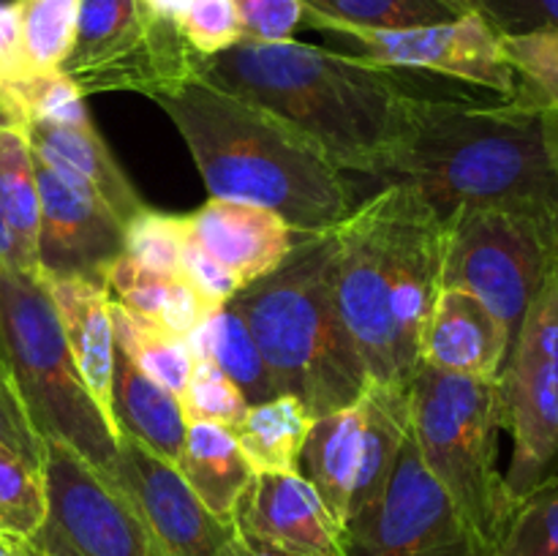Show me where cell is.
I'll return each instance as SVG.
<instances>
[{"label": "cell", "instance_id": "cell-22", "mask_svg": "<svg viewBox=\"0 0 558 556\" xmlns=\"http://www.w3.org/2000/svg\"><path fill=\"white\" fill-rule=\"evenodd\" d=\"M174 467L207 512L218 521L234 523L240 496L256 472L232 428L199 420L189 423Z\"/></svg>", "mask_w": 558, "mask_h": 556}, {"label": "cell", "instance_id": "cell-13", "mask_svg": "<svg viewBox=\"0 0 558 556\" xmlns=\"http://www.w3.org/2000/svg\"><path fill=\"white\" fill-rule=\"evenodd\" d=\"M303 22L319 31L338 33L363 49V58L390 69L436 71L469 85L488 87L501 98L515 93V71L507 63L501 36L483 14H463L441 25L403 27V31H368L338 25L303 14Z\"/></svg>", "mask_w": 558, "mask_h": 556}, {"label": "cell", "instance_id": "cell-25", "mask_svg": "<svg viewBox=\"0 0 558 556\" xmlns=\"http://www.w3.org/2000/svg\"><path fill=\"white\" fill-rule=\"evenodd\" d=\"M185 343L196 360L216 363L240 387L251 407L278 396L248 325L229 303L213 311L196 330H191Z\"/></svg>", "mask_w": 558, "mask_h": 556}, {"label": "cell", "instance_id": "cell-41", "mask_svg": "<svg viewBox=\"0 0 558 556\" xmlns=\"http://www.w3.org/2000/svg\"><path fill=\"white\" fill-rule=\"evenodd\" d=\"M180 278L185 283L196 289L213 309H221L229 300L234 298V292H240V283L227 267L218 259H213L199 243L189 234L185 229L183 238V251H180Z\"/></svg>", "mask_w": 558, "mask_h": 556}, {"label": "cell", "instance_id": "cell-39", "mask_svg": "<svg viewBox=\"0 0 558 556\" xmlns=\"http://www.w3.org/2000/svg\"><path fill=\"white\" fill-rule=\"evenodd\" d=\"M169 283H172V278L145 270L125 251L112 262L107 273V287L109 292L118 294V303H123L125 309L145 316V319L156 322V325L163 300H167Z\"/></svg>", "mask_w": 558, "mask_h": 556}, {"label": "cell", "instance_id": "cell-26", "mask_svg": "<svg viewBox=\"0 0 558 556\" xmlns=\"http://www.w3.org/2000/svg\"><path fill=\"white\" fill-rule=\"evenodd\" d=\"M314 418L294 396H276L248 407L234 428L254 472H300V456Z\"/></svg>", "mask_w": 558, "mask_h": 556}, {"label": "cell", "instance_id": "cell-1", "mask_svg": "<svg viewBox=\"0 0 558 556\" xmlns=\"http://www.w3.org/2000/svg\"><path fill=\"white\" fill-rule=\"evenodd\" d=\"M199 80L287 120L341 169L379 178H392L423 104L398 69L292 38L205 55Z\"/></svg>", "mask_w": 558, "mask_h": 556}, {"label": "cell", "instance_id": "cell-12", "mask_svg": "<svg viewBox=\"0 0 558 556\" xmlns=\"http://www.w3.org/2000/svg\"><path fill=\"white\" fill-rule=\"evenodd\" d=\"M347 556H494L434 474L412 436L379 505L347 527Z\"/></svg>", "mask_w": 558, "mask_h": 556}, {"label": "cell", "instance_id": "cell-3", "mask_svg": "<svg viewBox=\"0 0 558 556\" xmlns=\"http://www.w3.org/2000/svg\"><path fill=\"white\" fill-rule=\"evenodd\" d=\"M153 101L180 131L216 200L265 207L298 234L330 232L354 210L343 169L259 104L202 80Z\"/></svg>", "mask_w": 558, "mask_h": 556}, {"label": "cell", "instance_id": "cell-43", "mask_svg": "<svg viewBox=\"0 0 558 556\" xmlns=\"http://www.w3.org/2000/svg\"><path fill=\"white\" fill-rule=\"evenodd\" d=\"M213 311L216 309H213L191 283H185L183 278H172V283H169L167 289V300H163L161 305V314H158V327L172 333V336L185 338L191 330H196Z\"/></svg>", "mask_w": 558, "mask_h": 556}, {"label": "cell", "instance_id": "cell-51", "mask_svg": "<svg viewBox=\"0 0 558 556\" xmlns=\"http://www.w3.org/2000/svg\"><path fill=\"white\" fill-rule=\"evenodd\" d=\"M0 556H27V548L25 543H16V540L5 537V534L0 532Z\"/></svg>", "mask_w": 558, "mask_h": 556}, {"label": "cell", "instance_id": "cell-18", "mask_svg": "<svg viewBox=\"0 0 558 556\" xmlns=\"http://www.w3.org/2000/svg\"><path fill=\"white\" fill-rule=\"evenodd\" d=\"M510 352V330L483 300L463 289L441 287L423 327V365L450 374L501 376Z\"/></svg>", "mask_w": 558, "mask_h": 556}, {"label": "cell", "instance_id": "cell-24", "mask_svg": "<svg viewBox=\"0 0 558 556\" xmlns=\"http://www.w3.org/2000/svg\"><path fill=\"white\" fill-rule=\"evenodd\" d=\"M363 452V403L314 418L300 461L332 516L347 527Z\"/></svg>", "mask_w": 558, "mask_h": 556}, {"label": "cell", "instance_id": "cell-32", "mask_svg": "<svg viewBox=\"0 0 558 556\" xmlns=\"http://www.w3.org/2000/svg\"><path fill=\"white\" fill-rule=\"evenodd\" d=\"M303 5L319 20L368 31L441 25L458 16L439 0H303Z\"/></svg>", "mask_w": 558, "mask_h": 556}, {"label": "cell", "instance_id": "cell-46", "mask_svg": "<svg viewBox=\"0 0 558 556\" xmlns=\"http://www.w3.org/2000/svg\"><path fill=\"white\" fill-rule=\"evenodd\" d=\"M539 131H543V145L550 167L558 174V107L539 112Z\"/></svg>", "mask_w": 558, "mask_h": 556}, {"label": "cell", "instance_id": "cell-35", "mask_svg": "<svg viewBox=\"0 0 558 556\" xmlns=\"http://www.w3.org/2000/svg\"><path fill=\"white\" fill-rule=\"evenodd\" d=\"M185 218L156 213L150 207L125 223V254L145 270L167 278H180Z\"/></svg>", "mask_w": 558, "mask_h": 556}, {"label": "cell", "instance_id": "cell-6", "mask_svg": "<svg viewBox=\"0 0 558 556\" xmlns=\"http://www.w3.org/2000/svg\"><path fill=\"white\" fill-rule=\"evenodd\" d=\"M505 431L499 376L423 368L409 385V436L477 537L494 551L512 501L496 467Z\"/></svg>", "mask_w": 558, "mask_h": 556}, {"label": "cell", "instance_id": "cell-19", "mask_svg": "<svg viewBox=\"0 0 558 556\" xmlns=\"http://www.w3.org/2000/svg\"><path fill=\"white\" fill-rule=\"evenodd\" d=\"M22 134L38 161L47 164L65 183L93 191L123 223L147 207L93 123H31Z\"/></svg>", "mask_w": 558, "mask_h": 556}, {"label": "cell", "instance_id": "cell-44", "mask_svg": "<svg viewBox=\"0 0 558 556\" xmlns=\"http://www.w3.org/2000/svg\"><path fill=\"white\" fill-rule=\"evenodd\" d=\"M31 74L20 38V20L14 3H0V85Z\"/></svg>", "mask_w": 558, "mask_h": 556}, {"label": "cell", "instance_id": "cell-23", "mask_svg": "<svg viewBox=\"0 0 558 556\" xmlns=\"http://www.w3.org/2000/svg\"><path fill=\"white\" fill-rule=\"evenodd\" d=\"M360 403H363V452H360V472L347 527L379 505L396 472L403 442L409 439V387L368 382Z\"/></svg>", "mask_w": 558, "mask_h": 556}, {"label": "cell", "instance_id": "cell-31", "mask_svg": "<svg viewBox=\"0 0 558 556\" xmlns=\"http://www.w3.org/2000/svg\"><path fill=\"white\" fill-rule=\"evenodd\" d=\"M20 114L22 131L31 123L87 125L93 123L85 96L63 71H31L20 80L0 85Z\"/></svg>", "mask_w": 558, "mask_h": 556}, {"label": "cell", "instance_id": "cell-52", "mask_svg": "<svg viewBox=\"0 0 558 556\" xmlns=\"http://www.w3.org/2000/svg\"><path fill=\"white\" fill-rule=\"evenodd\" d=\"M0 365H5V354H3V343H0ZM9 368V365H5Z\"/></svg>", "mask_w": 558, "mask_h": 556}, {"label": "cell", "instance_id": "cell-30", "mask_svg": "<svg viewBox=\"0 0 558 556\" xmlns=\"http://www.w3.org/2000/svg\"><path fill=\"white\" fill-rule=\"evenodd\" d=\"M25 63L31 71H58L76 36L80 0H14Z\"/></svg>", "mask_w": 558, "mask_h": 556}, {"label": "cell", "instance_id": "cell-8", "mask_svg": "<svg viewBox=\"0 0 558 556\" xmlns=\"http://www.w3.org/2000/svg\"><path fill=\"white\" fill-rule=\"evenodd\" d=\"M447 221L441 283L483 300L515 343L529 305L558 262V216L461 207Z\"/></svg>", "mask_w": 558, "mask_h": 556}, {"label": "cell", "instance_id": "cell-16", "mask_svg": "<svg viewBox=\"0 0 558 556\" xmlns=\"http://www.w3.org/2000/svg\"><path fill=\"white\" fill-rule=\"evenodd\" d=\"M234 527L283 556H347V527L300 472H256L238 501Z\"/></svg>", "mask_w": 558, "mask_h": 556}, {"label": "cell", "instance_id": "cell-27", "mask_svg": "<svg viewBox=\"0 0 558 556\" xmlns=\"http://www.w3.org/2000/svg\"><path fill=\"white\" fill-rule=\"evenodd\" d=\"M109 319H112L114 343L125 349L129 358L153 382L167 387L172 396H183L196 365V358L191 354L185 338L161 330L156 322L134 314V311L125 309L123 303L112 298H109Z\"/></svg>", "mask_w": 558, "mask_h": 556}, {"label": "cell", "instance_id": "cell-11", "mask_svg": "<svg viewBox=\"0 0 558 556\" xmlns=\"http://www.w3.org/2000/svg\"><path fill=\"white\" fill-rule=\"evenodd\" d=\"M47 518L27 556H167L145 516L71 447L47 442Z\"/></svg>", "mask_w": 558, "mask_h": 556}, {"label": "cell", "instance_id": "cell-14", "mask_svg": "<svg viewBox=\"0 0 558 556\" xmlns=\"http://www.w3.org/2000/svg\"><path fill=\"white\" fill-rule=\"evenodd\" d=\"M33 167H36L38 196H41V216H38L41 278H82L107 287L109 267L125 251V223L93 191L65 183L36 156Z\"/></svg>", "mask_w": 558, "mask_h": 556}, {"label": "cell", "instance_id": "cell-37", "mask_svg": "<svg viewBox=\"0 0 558 556\" xmlns=\"http://www.w3.org/2000/svg\"><path fill=\"white\" fill-rule=\"evenodd\" d=\"M180 31L199 55H216L243 41L234 0H191L178 20Z\"/></svg>", "mask_w": 558, "mask_h": 556}, {"label": "cell", "instance_id": "cell-17", "mask_svg": "<svg viewBox=\"0 0 558 556\" xmlns=\"http://www.w3.org/2000/svg\"><path fill=\"white\" fill-rule=\"evenodd\" d=\"M183 218L191 238L238 278L240 289L276 270L300 238L272 210L216 196Z\"/></svg>", "mask_w": 558, "mask_h": 556}, {"label": "cell", "instance_id": "cell-21", "mask_svg": "<svg viewBox=\"0 0 558 556\" xmlns=\"http://www.w3.org/2000/svg\"><path fill=\"white\" fill-rule=\"evenodd\" d=\"M112 418L118 436H131L163 461H178L189 428L180 398L153 382L118 343L112 368Z\"/></svg>", "mask_w": 558, "mask_h": 556}, {"label": "cell", "instance_id": "cell-42", "mask_svg": "<svg viewBox=\"0 0 558 556\" xmlns=\"http://www.w3.org/2000/svg\"><path fill=\"white\" fill-rule=\"evenodd\" d=\"M480 14L499 36L558 31V0H477Z\"/></svg>", "mask_w": 558, "mask_h": 556}, {"label": "cell", "instance_id": "cell-29", "mask_svg": "<svg viewBox=\"0 0 558 556\" xmlns=\"http://www.w3.org/2000/svg\"><path fill=\"white\" fill-rule=\"evenodd\" d=\"M507 63L515 71V93L507 104L539 114L558 107V31L501 36Z\"/></svg>", "mask_w": 558, "mask_h": 556}, {"label": "cell", "instance_id": "cell-48", "mask_svg": "<svg viewBox=\"0 0 558 556\" xmlns=\"http://www.w3.org/2000/svg\"><path fill=\"white\" fill-rule=\"evenodd\" d=\"M145 3L158 14L169 16V20H180V14H183L191 0H145Z\"/></svg>", "mask_w": 558, "mask_h": 556}, {"label": "cell", "instance_id": "cell-9", "mask_svg": "<svg viewBox=\"0 0 558 556\" xmlns=\"http://www.w3.org/2000/svg\"><path fill=\"white\" fill-rule=\"evenodd\" d=\"M202 60L178 20L145 0H80L74 47L60 71L82 96L125 90L158 98L199 80Z\"/></svg>", "mask_w": 558, "mask_h": 556}, {"label": "cell", "instance_id": "cell-33", "mask_svg": "<svg viewBox=\"0 0 558 556\" xmlns=\"http://www.w3.org/2000/svg\"><path fill=\"white\" fill-rule=\"evenodd\" d=\"M47 518L44 469L31 467L0 447V532L16 543H27Z\"/></svg>", "mask_w": 558, "mask_h": 556}, {"label": "cell", "instance_id": "cell-36", "mask_svg": "<svg viewBox=\"0 0 558 556\" xmlns=\"http://www.w3.org/2000/svg\"><path fill=\"white\" fill-rule=\"evenodd\" d=\"M185 420L194 423H218L227 428H238L248 414L251 403L240 392V387L210 360H196L185 392L180 396Z\"/></svg>", "mask_w": 558, "mask_h": 556}, {"label": "cell", "instance_id": "cell-2", "mask_svg": "<svg viewBox=\"0 0 558 556\" xmlns=\"http://www.w3.org/2000/svg\"><path fill=\"white\" fill-rule=\"evenodd\" d=\"M332 289L368 382L409 387L441 292L447 221L409 180H390L330 229Z\"/></svg>", "mask_w": 558, "mask_h": 556}, {"label": "cell", "instance_id": "cell-40", "mask_svg": "<svg viewBox=\"0 0 558 556\" xmlns=\"http://www.w3.org/2000/svg\"><path fill=\"white\" fill-rule=\"evenodd\" d=\"M243 41H289L303 25V0H234Z\"/></svg>", "mask_w": 558, "mask_h": 556}, {"label": "cell", "instance_id": "cell-34", "mask_svg": "<svg viewBox=\"0 0 558 556\" xmlns=\"http://www.w3.org/2000/svg\"><path fill=\"white\" fill-rule=\"evenodd\" d=\"M494 556H558V483L515 501Z\"/></svg>", "mask_w": 558, "mask_h": 556}, {"label": "cell", "instance_id": "cell-50", "mask_svg": "<svg viewBox=\"0 0 558 556\" xmlns=\"http://www.w3.org/2000/svg\"><path fill=\"white\" fill-rule=\"evenodd\" d=\"M441 5H447V9L452 11V14L463 16V14H474L477 11L480 14V3L477 0H439Z\"/></svg>", "mask_w": 558, "mask_h": 556}, {"label": "cell", "instance_id": "cell-28", "mask_svg": "<svg viewBox=\"0 0 558 556\" xmlns=\"http://www.w3.org/2000/svg\"><path fill=\"white\" fill-rule=\"evenodd\" d=\"M0 216L9 223L31 270L38 273L41 196H38L31 145H27L25 134L14 129L0 131Z\"/></svg>", "mask_w": 558, "mask_h": 556}, {"label": "cell", "instance_id": "cell-38", "mask_svg": "<svg viewBox=\"0 0 558 556\" xmlns=\"http://www.w3.org/2000/svg\"><path fill=\"white\" fill-rule=\"evenodd\" d=\"M0 447L11 450L36 469H44V461H47V442L33 425L5 365H0Z\"/></svg>", "mask_w": 558, "mask_h": 556}, {"label": "cell", "instance_id": "cell-4", "mask_svg": "<svg viewBox=\"0 0 558 556\" xmlns=\"http://www.w3.org/2000/svg\"><path fill=\"white\" fill-rule=\"evenodd\" d=\"M441 213L518 207L558 216V174L548 161L539 114L505 101L423 98L417 129L392 169Z\"/></svg>", "mask_w": 558, "mask_h": 556}, {"label": "cell", "instance_id": "cell-15", "mask_svg": "<svg viewBox=\"0 0 558 556\" xmlns=\"http://www.w3.org/2000/svg\"><path fill=\"white\" fill-rule=\"evenodd\" d=\"M118 480L145 516L167 556H229L234 523L218 521L180 478L178 467L153 456L131 436H118Z\"/></svg>", "mask_w": 558, "mask_h": 556}, {"label": "cell", "instance_id": "cell-20", "mask_svg": "<svg viewBox=\"0 0 558 556\" xmlns=\"http://www.w3.org/2000/svg\"><path fill=\"white\" fill-rule=\"evenodd\" d=\"M54 305L65 343L76 368L90 390L93 401L101 407L109 423L112 418V368L114 336L109 319V289L82 278H41ZM118 431V425H114Z\"/></svg>", "mask_w": 558, "mask_h": 556}, {"label": "cell", "instance_id": "cell-5", "mask_svg": "<svg viewBox=\"0 0 558 556\" xmlns=\"http://www.w3.org/2000/svg\"><path fill=\"white\" fill-rule=\"evenodd\" d=\"M229 305L248 325L278 396L300 398L311 418L360 401L368 374L336 303L330 232L300 234L292 254Z\"/></svg>", "mask_w": 558, "mask_h": 556}, {"label": "cell", "instance_id": "cell-47", "mask_svg": "<svg viewBox=\"0 0 558 556\" xmlns=\"http://www.w3.org/2000/svg\"><path fill=\"white\" fill-rule=\"evenodd\" d=\"M229 556H283V554L265 548V545L251 543V540H245L243 534L238 532V527H234V537H232V545H229Z\"/></svg>", "mask_w": 558, "mask_h": 556}, {"label": "cell", "instance_id": "cell-45", "mask_svg": "<svg viewBox=\"0 0 558 556\" xmlns=\"http://www.w3.org/2000/svg\"><path fill=\"white\" fill-rule=\"evenodd\" d=\"M11 270L33 273L31 265L25 262V256H22L20 245H16L14 234H11L9 223H5V218L0 216V273H11ZM33 276H38V273H33Z\"/></svg>", "mask_w": 558, "mask_h": 556}, {"label": "cell", "instance_id": "cell-7", "mask_svg": "<svg viewBox=\"0 0 558 556\" xmlns=\"http://www.w3.org/2000/svg\"><path fill=\"white\" fill-rule=\"evenodd\" d=\"M0 343L22 403L44 442L85 458L109 485L118 480V431L76 368L41 276L0 273Z\"/></svg>", "mask_w": 558, "mask_h": 556}, {"label": "cell", "instance_id": "cell-10", "mask_svg": "<svg viewBox=\"0 0 558 556\" xmlns=\"http://www.w3.org/2000/svg\"><path fill=\"white\" fill-rule=\"evenodd\" d=\"M499 379L512 436L505 483L512 501H521L558 483V262L529 305Z\"/></svg>", "mask_w": 558, "mask_h": 556}, {"label": "cell", "instance_id": "cell-49", "mask_svg": "<svg viewBox=\"0 0 558 556\" xmlns=\"http://www.w3.org/2000/svg\"><path fill=\"white\" fill-rule=\"evenodd\" d=\"M3 129L22 131V125H20V114H16V109L11 107L9 96H5L3 87H0V131Z\"/></svg>", "mask_w": 558, "mask_h": 556}]
</instances>
